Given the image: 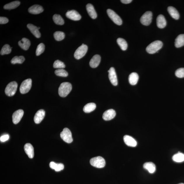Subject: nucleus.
<instances>
[{"label":"nucleus","instance_id":"7c9ffc66","mask_svg":"<svg viewBox=\"0 0 184 184\" xmlns=\"http://www.w3.org/2000/svg\"><path fill=\"white\" fill-rule=\"evenodd\" d=\"M117 42L119 45L120 46L121 50H125L127 49L128 44L125 39L122 38H119L117 39Z\"/></svg>","mask_w":184,"mask_h":184},{"label":"nucleus","instance_id":"6ab92c4d","mask_svg":"<svg viewBox=\"0 0 184 184\" xmlns=\"http://www.w3.org/2000/svg\"><path fill=\"white\" fill-rule=\"evenodd\" d=\"M86 8L87 11L90 17L92 19H96L97 17V15L93 6L90 3H88L86 5Z\"/></svg>","mask_w":184,"mask_h":184},{"label":"nucleus","instance_id":"f257e3e1","mask_svg":"<svg viewBox=\"0 0 184 184\" xmlns=\"http://www.w3.org/2000/svg\"><path fill=\"white\" fill-rule=\"evenodd\" d=\"M72 85L69 83L64 82L60 84L58 88V94L60 97H65L71 91Z\"/></svg>","mask_w":184,"mask_h":184},{"label":"nucleus","instance_id":"cd10ccee","mask_svg":"<svg viewBox=\"0 0 184 184\" xmlns=\"http://www.w3.org/2000/svg\"><path fill=\"white\" fill-rule=\"evenodd\" d=\"M96 105L94 103H89L84 106L83 111L86 113H90L96 109Z\"/></svg>","mask_w":184,"mask_h":184},{"label":"nucleus","instance_id":"4468645a","mask_svg":"<svg viewBox=\"0 0 184 184\" xmlns=\"http://www.w3.org/2000/svg\"><path fill=\"white\" fill-rule=\"evenodd\" d=\"M45 116V112L41 109L37 111L34 117V121L36 124H39L43 120Z\"/></svg>","mask_w":184,"mask_h":184},{"label":"nucleus","instance_id":"a878e982","mask_svg":"<svg viewBox=\"0 0 184 184\" xmlns=\"http://www.w3.org/2000/svg\"><path fill=\"white\" fill-rule=\"evenodd\" d=\"M175 46L177 48L182 47L184 45V34H181L176 38Z\"/></svg>","mask_w":184,"mask_h":184},{"label":"nucleus","instance_id":"f8f14e48","mask_svg":"<svg viewBox=\"0 0 184 184\" xmlns=\"http://www.w3.org/2000/svg\"><path fill=\"white\" fill-rule=\"evenodd\" d=\"M24 113V111L21 109L15 111L13 113L12 118L14 124H17L19 122L23 116Z\"/></svg>","mask_w":184,"mask_h":184},{"label":"nucleus","instance_id":"2f4dec72","mask_svg":"<svg viewBox=\"0 0 184 184\" xmlns=\"http://www.w3.org/2000/svg\"><path fill=\"white\" fill-rule=\"evenodd\" d=\"M25 60V58L23 56H15L12 59L11 63L13 64H22Z\"/></svg>","mask_w":184,"mask_h":184},{"label":"nucleus","instance_id":"473e14b6","mask_svg":"<svg viewBox=\"0 0 184 184\" xmlns=\"http://www.w3.org/2000/svg\"><path fill=\"white\" fill-rule=\"evenodd\" d=\"M53 20L54 23L58 25H63L64 21L63 18L60 15L55 14L53 16Z\"/></svg>","mask_w":184,"mask_h":184},{"label":"nucleus","instance_id":"423d86ee","mask_svg":"<svg viewBox=\"0 0 184 184\" xmlns=\"http://www.w3.org/2000/svg\"><path fill=\"white\" fill-rule=\"evenodd\" d=\"M88 46L83 44L81 45L78 48L74 54V57L77 59H80L85 55L87 51Z\"/></svg>","mask_w":184,"mask_h":184},{"label":"nucleus","instance_id":"72a5a7b5","mask_svg":"<svg viewBox=\"0 0 184 184\" xmlns=\"http://www.w3.org/2000/svg\"><path fill=\"white\" fill-rule=\"evenodd\" d=\"M54 36L56 41H60L63 40L65 38V34L63 32L57 31L54 33Z\"/></svg>","mask_w":184,"mask_h":184},{"label":"nucleus","instance_id":"f704fd0d","mask_svg":"<svg viewBox=\"0 0 184 184\" xmlns=\"http://www.w3.org/2000/svg\"><path fill=\"white\" fill-rule=\"evenodd\" d=\"M11 48L8 44H5L2 48L1 51V54L3 55L5 54H9L11 52Z\"/></svg>","mask_w":184,"mask_h":184},{"label":"nucleus","instance_id":"c85d7f7f","mask_svg":"<svg viewBox=\"0 0 184 184\" xmlns=\"http://www.w3.org/2000/svg\"><path fill=\"white\" fill-rule=\"evenodd\" d=\"M20 5V2L19 1L12 2L10 3L7 4L4 6V9L7 10H11L16 8Z\"/></svg>","mask_w":184,"mask_h":184},{"label":"nucleus","instance_id":"393cba45","mask_svg":"<svg viewBox=\"0 0 184 184\" xmlns=\"http://www.w3.org/2000/svg\"><path fill=\"white\" fill-rule=\"evenodd\" d=\"M143 167L151 174L154 173L156 170V167L154 164L153 162L145 163L143 165Z\"/></svg>","mask_w":184,"mask_h":184},{"label":"nucleus","instance_id":"aec40b11","mask_svg":"<svg viewBox=\"0 0 184 184\" xmlns=\"http://www.w3.org/2000/svg\"><path fill=\"white\" fill-rule=\"evenodd\" d=\"M157 27L160 28H164L167 25V21L163 15L158 16L157 19Z\"/></svg>","mask_w":184,"mask_h":184},{"label":"nucleus","instance_id":"c9c22d12","mask_svg":"<svg viewBox=\"0 0 184 184\" xmlns=\"http://www.w3.org/2000/svg\"><path fill=\"white\" fill-rule=\"evenodd\" d=\"M55 73L56 76H59L66 77L68 76V73L63 69H59L56 70L55 71Z\"/></svg>","mask_w":184,"mask_h":184},{"label":"nucleus","instance_id":"dca6fc26","mask_svg":"<svg viewBox=\"0 0 184 184\" xmlns=\"http://www.w3.org/2000/svg\"><path fill=\"white\" fill-rule=\"evenodd\" d=\"M24 151L30 158H33L34 156V148L30 143H26L24 146Z\"/></svg>","mask_w":184,"mask_h":184},{"label":"nucleus","instance_id":"1a4fd4ad","mask_svg":"<svg viewBox=\"0 0 184 184\" xmlns=\"http://www.w3.org/2000/svg\"><path fill=\"white\" fill-rule=\"evenodd\" d=\"M152 19V13L151 11H147L141 16L140 21L143 25L148 26L151 23Z\"/></svg>","mask_w":184,"mask_h":184},{"label":"nucleus","instance_id":"58836bf2","mask_svg":"<svg viewBox=\"0 0 184 184\" xmlns=\"http://www.w3.org/2000/svg\"><path fill=\"white\" fill-rule=\"evenodd\" d=\"M175 75L179 78H184V68H180L175 72Z\"/></svg>","mask_w":184,"mask_h":184},{"label":"nucleus","instance_id":"a19ab883","mask_svg":"<svg viewBox=\"0 0 184 184\" xmlns=\"http://www.w3.org/2000/svg\"><path fill=\"white\" fill-rule=\"evenodd\" d=\"M9 138V135L8 134H6L1 136V138H0V140H1L2 142H5V141L8 140Z\"/></svg>","mask_w":184,"mask_h":184},{"label":"nucleus","instance_id":"0eeeda50","mask_svg":"<svg viewBox=\"0 0 184 184\" xmlns=\"http://www.w3.org/2000/svg\"><path fill=\"white\" fill-rule=\"evenodd\" d=\"M61 138L65 142L68 143H71L73 139L72 137V133L69 129L65 128L60 133Z\"/></svg>","mask_w":184,"mask_h":184},{"label":"nucleus","instance_id":"9d476101","mask_svg":"<svg viewBox=\"0 0 184 184\" xmlns=\"http://www.w3.org/2000/svg\"><path fill=\"white\" fill-rule=\"evenodd\" d=\"M108 72L109 73V79L111 83L114 86H117L118 85V80H117L116 72L115 69L113 67H111Z\"/></svg>","mask_w":184,"mask_h":184},{"label":"nucleus","instance_id":"39448f33","mask_svg":"<svg viewBox=\"0 0 184 184\" xmlns=\"http://www.w3.org/2000/svg\"><path fill=\"white\" fill-rule=\"evenodd\" d=\"M32 86V80L28 78L23 81L20 86V90L22 94H25L29 92Z\"/></svg>","mask_w":184,"mask_h":184},{"label":"nucleus","instance_id":"e433bc0d","mask_svg":"<svg viewBox=\"0 0 184 184\" xmlns=\"http://www.w3.org/2000/svg\"><path fill=\"white\" fill-rule=\"evenodd\" d=\"M45 50V45L42 43H40L37 46L36 50V55L37 56H39L43 53Z\"/></svg>","mask_w":184,"mask_h":184},{"label":"nucleus","instance_id":"b1692460","mask_svg":"<svg viewBox=\"0 0 184 184\" xmlns=\"http://www.w3.org/2000/svg\"><path fill=\"white\" fill-rule=\"evenodd\" d=\"M167 10L170 15L174 19L176 20L179 19V14L175 8L173 7L169 6Z\"/></svg>","mask_w":184,"mask_h":184},{"label":"nucleus","instance_id":"2eb2a0df","mask_svg":"<svg viewBox=\"0 0 184 184\" xmlns=\"http://www.w3.org/2000/svg\"><path fill=\"white\" fill-rule=\"evenodd\" d=\"M44 11L43 7L39 5H35L30 7L28 11L30 13L34 15H37L41 13Z\"/></svg>","mask_w":184,"mask_h":184},{"label":"nucleus","instance_id":"20e7f679","mask_svg":"<svg viewBox=\"0 0 184 184\" xmlns=\"http://www.w3.org/2000/svg\"><path fill=\"white\" fill-rule=\"evenodd\" d=\"M17 84L16 82L10 83L5 88V93L6 95L9 97L14 96L17 92Z\"/></svg>","mask_w":184,"mask_h":184},{"label":"nucleus","instance_id":"f3484780","mask_svg":"<svg viewBox=\"0 0 184 184\" xmlns=\"http://www.w3.org/2000/svg\"><path fill=\"white\" fill-rule=\"evenodd\" d=\"M124 140L125 143L128 146L136 147L137 145V141L132 137L128 135H125Z\"/></svg>","mask_w":184,"mask_h":184},{"label":"nucleus","instance_id":"4c0bfd02","mask_svg":"<svg viewBox=\"0 0 184 184\" xmlns=\"http://www.w3.org/2000/svg\"><path fill=\"white\" fill-rule=\"evenodd\" d=\"M53 67L55 68L64 69L65 68V64L63 62L60 61V60H57L54 62L53 64Z\"/></svg>","mask_w":184,"mask_h":184},{"label":"nucleus","instance_id":"6e6552de","mask_svg":"<svg viewBox=\"0 0 184 184\" xmlns=\"http://www.w3.org/2000/svg\"><path fill=\"white\" fill-rule=\"evenodd\" d=\"M107 13L109 17L115 23L118 25H122V20L114 11L110 9H108L107 10Z\"/></svg>","mask_w":184,"mask_h":184},{"label":"nucleus","instance_id":"bb28decb","mask_svg":"<svg viewBox=\"0 0 184 184\" xmlns=\"http://www.w3.org/2000/svg\"><path fill=\"white\" fill-rule=\"evenodd\" d=\"M50 167L52 169H54L56 171H59L64 168V166L62 163L57 164L51 162L50 163Z\"/></svg>","mask_w":184,"mask_h":184},{"label":"nucleus","instance_id":"c756f323","mask_svg":"<svg viewBox=\"0 0 184 184\" xmlns=\"http://www.w3.org/2000/svg\"><path fill=\"white\" fill-rule=\"evenodd\" d=\"M173 160L176 162H182L184 161V154L179 152L177 154L174 155L172 157Z\"/></svg>","mask_w":184,"mask_h":184},{"label":"nucleus","instance_id":"79ce46f5","mask_svg":"<svg viewBox=\"0 0 184 184\" xmlns=\"http://www.w3.org/2000/svg\"><path fill=\"white\" fill-rule=\"evenodd\" d=\"M132 1V0H121V1L123 3L128 4Z\"/></svg>","mask_w":184,"mask_h":184},{"label":"nucleus","instance_id":"412c9836","mask_svg":"<svg viewBox=\"0 0 184 184\" xmlns=\"http://www.w3.org/2000/svg\"><path fill=\"white\" fill-rule=\"evenodd\" d=\"M27 27L30 30V32L35 36V37L39 38L41 37V34L38 27L31 24H28Z\"/></svg>","mask_w":184,"mask_h":184},{"label":"nucleus","instance_id":"9b49d317","mask_svg":"<svg viewBox=\"0 0 184 184\" xmlns=\"http://www.w3.org/2000/svg\"><path fill=\"white\" fill-rule=\"evenodd\" d=\"M66 17L73 21H78L81 19V16L75 10L68 11L66 13Z\"/></svg>","mask_w":184,"mask_h":184},{"label":"nucleus","instance_id":"5701e85b","mask_svg":"<svg viewBox=\"0 0 184 184\" xmlns=\"http://www.w3.org/2000/svg\"><path fill=\"white\" fill-rule=\"evenodd\" d=\"M139 80L138 74L136 73L133 72L129 77V81L130 84L132 85H135L138 82Z\"/></svg>","mask_w":184,"mask_h":184},{"label":"nucleus","instance_id":"a211bd4d","mask_svg":"<svg viewBox=\"0 0 184 184\" xmlns=\"http://www.w3.org/2000/svg\"><path fill=\"white\" fill-rule=\"evenodd\" d=\"M101 61V57L99 55H94L91 59L90 65L92 68H96L99 64Z\"/></svg>","mask_w":184,"mask_h":184},{"label":"nucleus","instance_id":"c03bdc74","mask_svg":"<svg viewBox=\"0 0 184 184\" xmlns=\"http://www.w3.org/2000/svg\"><path fill=\"white\" fill-rule=\"evenodd\" d=\"M178 184H184V183H180Z\"/></svg>","mask_w":184,"mask_h":184},{"label":"nucleus","instance_id":"f03ea898","mask_svg":"<svg viewBox=\"0 0 184 184\" xmlns=\"http://www.w3.org/2000/svg\"><path fill=\"white\" fill-rule=\"evenodd\" d=\"M163 44L162 42L157 40L153 42L147 46L146 48V51L149 54H153L158 52L159 50L162 47Z\"/></svg>","mask_w":184,"mask_h":184},{"label":"nucleus","instance_id":"ddd939ff","mask_svg":"<svg viewBox=\"0 0 184 184\" xmlns=\"http://www.w3.org/2000/svg\"><path fill=\"white\" fill-rule=\"evenodd\" d=\"M116 115L115 111L111 109L105 111L103 115L102 118L105 120H110L114 118Z\"/></svg>","mask_w":184,"mask_h":184},{"label":"nucleus","instance_id":"37998d69","mask_svg":"<svg viewBox=\"0 0 184 184\" xmlns=\"http://www.w3.org/2000/svg\"><path fill=\"white\" fill-rule=\"evenodd\" d=\"M38 29L39 30L40 29V27H38Z\"/></svg>","mask_w":184,"mask_h":184},{"label":"nucleus","instance_id":"7ed1b4c3","mask_svg":"<svg viewBox=\"0 0 184 184\" xmlns=\"http://www.w3.org/2000/svg\"><path fill=\"white\" fill-rule=\"evenodd\" d=\"M90 163L93 167L98 168H102L105 166L106 164L105 159L100 156L91 159Z\"/></svg>","mask_w":184,"mask_h":184},{"label":"nucleus","instance_id":"4be33fe9","mask_svg":"<svg viewBox=\"0 0 184 184\" xmlns=\"http://www.w3.org/2000/svg\"><path fill=\"white\" fill-rule=\"evenodd\" d=\"M20 47L24 50H27L30 45V42L29 40L24 38L18 42Z\"/></svg>","mask_w":184,"mask_h":184},{"label":"nucleus","instance_id":"ea45409f","mask_svg":"<svg viewBox=\"0 0 184 184\" xmlns=\"http://www.w3.org/2000/svg\"><path fill=\"white\" fill-rule=\"evenodd\" d=\"M8 22L9 20L7 17H0V24H6Z\"/></svg>","mask_w":184,"mask_h":184}]
</instances>
